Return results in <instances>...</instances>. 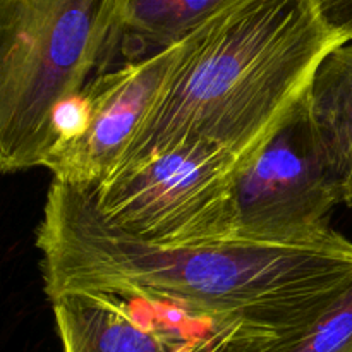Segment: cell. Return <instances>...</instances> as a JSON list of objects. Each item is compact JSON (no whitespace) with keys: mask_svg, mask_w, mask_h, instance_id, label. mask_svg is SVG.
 <instances>
[{"mask_svg":"<svg viewBox=\"0 0 352 352\" xmlns=\"http://www.w3.org/2000/svg\"><path fill=\"white\" fill-rule=\"evenodd\" d=\"M45 294L107 292L172 306L219 332L222 352H280L352 280V241L164 248L102 219L89 189L55 182L36 230Z\"/></svg>","mask_w":352,"mask_h":352,"instance_id":"obj_1","label":"cell"},{"mask_svg":"<svg viewBox=\"0 0 352 352\" xmlns=\"http://www.w3.org/2000/svg\"><path fill=\"white\" fill-rule=\"evenodd\" d=\"M340 43L315 0H237L175 45L160 98L117 168L186 141L219 144L241 164Z\"/></svg>","mask_w":352,"mask_h":352,"instance_id":"obj_2","label":"cell"},{"mask_svg":"<svg viewBox=\"0 0 352 352\" xmlns=\"http://www.w3.org/2000/svg\"><path fill=\"white\" fill-rule=\"evenodd\" d=\"M122 0H0V172L43 167L58 107L113 57Z\"/></svg>","mask_w":352,"mask_h":352,"instance_id":"obj_3","label":"cell"},{"mask_svg":"<svg viewBox=\"0 0 352 352\" xmlns=\"http://www.w3.org/2000/svg\"><path fill=\"white\" fill-rule=\"evenodd\" d=\"M236 155L186 141L117 168L89 189L96 212L120 232L164 248L234 239Z\"/></svg>","mask_w":352,"mask_h":352,"instance_id":"obj_4","label":"cell"},{"mask_svg":"<svg viewBox=\"0 0 352 352\" xmlns=\"http://www.w3.org/2000/svg\"><path fill=\"white\" fill-rule=\"evenodd\" d=\"M306 93L274 133L237 165L234 239L301 243L330 229L327 215L340 199Z\"/></svg>","mask_w":352,"mask_h":352,"instance_id":"obj_5","label":"cell"},{"mask_svg":"<svg viewBox=\"0 0 352 352\" xmlns=\"http://www.w3.org/2000/svg\"><path fill=\"white\" fill-rule=\"evenodd\" d=\"M174 57L175 45L100 71L88 81V127L76 140L52 150L43 164L55 182L93 189L119 167L160 98Z\"/></svg>","mask_w":352,"mask_h":352,"instance_id":"obj_6","label":"cell"},{"mask_svg":"<svg viewBox=\"0 0 352 352\" xmlns=\"http://www.w3.org/2000/svg\"><path fill=\"white\" fill-rule=\"evenodd\" d=\"M50 302L62 352H198L167 322L141 315L133 299L74 291Z\"/></svg>","mask_w":352,"mask_h":352,"instance_id":"obj_7","label":"cell"},{"mask_svg":"<svg viewBox=\"0 0 352 352\" xmlns=\"http://www.w3.org/2000/svg\"><path fill=\"white\" fill-rule=\"evenodd\" d=\"M306 95L337 195L352 208V41L337 45L322 58Z\"/></svg>","mask_w":352,"mask_h":352,"instance_id":"obj_8","label":"cell"},{"mask_svg":"<svg viewBox=\"0 0 352 352\" xmlns=\"http://www.w3.org/2000/svg\"><path fill=\"white\" fill-rule=\"evenodd\" d=\"M237 0H122L119 36L109 67L164 52Z\"/></svg>","mask_w":352,"mask_h":352,"instance_id":"obj_9","label":"cell"},{"mask_svg":"<svg viewBox=\"0 0 352 352\" xmlns=\"http://www.w3.org/2000/svg\"><path fill=\"white\" fill-rule=\"evenodd\" d=\"M280 352H352V280L322 315Z\"/></svg>","mask_w":352,"mask_h":352,"instance_id":"obj_10","label":"cell"},{"mask_svg":"<svg viewBox=\"0 0 352 352\" xmlns=\"http://www.w3.org/2000/svg\"><path fill=\"white\" fill-rule=\"evenodd\" d=\"M323 23L344 41H352V0H315Z\"/></svg>","mask_w":352,"mask_h":352,"instance_id":"obj_11","label":"cell"}]
</instances>
